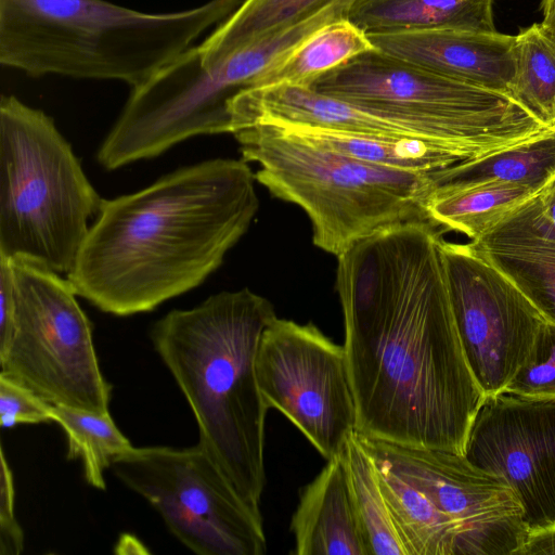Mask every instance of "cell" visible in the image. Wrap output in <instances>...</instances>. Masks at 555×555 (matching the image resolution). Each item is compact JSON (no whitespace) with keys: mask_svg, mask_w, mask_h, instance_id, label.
<instances>
[{"mask_svg":"<svg viewBox=\"0 0 555 555\" xmlns=\"http://www.w3.org/2000/svg\"><path fill=\"white\" fill-rule=\"evenodd\" d=\"M376 50L444 77L509 95L515 36L467 30L369 35Z\"/></svg>","mask_w":555,"mask_h":555,"instance_id":"14","label":"cell"},{"mask_svg":"<svg viewBox=\"0 0 555 555\" xmlns=\"http://www.w3.org/2000/svg\"><path fill=\"white\" fill-rule=\"evenodd\" d=\"M52 421L67 438V459L79 457L89 486L105 490L104 472L112 461L132 448L109 413L98 414L64 405H51Z\"/></svg>","mask_w":555,"mask_h":555,"instance_id":"26","label":"cell"},{"mask_svg":"<svg viewBox=\"0 0 555 555\" xmlns=\"http://www.w3.org/2000/svg\"><path fill=\"white\" fill-rule=\"evenodd\" d=\"M15 283L11 258L0 254V347L9 340L15 318Z\"/></svg>","mask_w":555,"mask_h":555,"instance_id":"30","label":"cell"},{"mask_svg":"<svg viewBox=\"0 0 555 555\" xmlns=\"http://www.w3.org/2000/svg\"><path fill=\"white\" fill-rule=\"evenodd\" d=\"M242 2L145 13L105 0H0V63L35 77L118 80L132 89Z\"/></svg>","mask_w":555,"mask_h":555,"instance_id":"4","label":"cell"},{"mask_svg":"<svg viewBox=\"0 0 555 555\" xmlns=\"http://www.w3.org/2000/svg\"><path fill=\"white\" fill-rule=\"evenodd\" d=\"M540 9L543 17L555 10V0H541Z\"/></svg>","mask_w":555,"mask_h":555,"instance_id":"33","label":"cell"},{"mask_svg":"<svg viewBox=\"0 0 555 555\" xmlns=\"http://www.w3.org/2000/svg\"><path fill=\"white\" fill-rule=\"evenodd\" d=\"M493 0H354L348 18L367 35L425 30L496 31Z\"/></svg>","mask_w":555,"mask_h":555,"instance_id":"18","label":"cell"},{"mask_svg":"<svg viewBox=\"0 0 555 555\" xmlns=\"http://www.w3.org/2000/svg\"><path fill=\"white\" fill-rule=\"evenodd\" d=\"M276 127L340 154L399 170L435 172L490 156L474 147L422 137H388L298 126Z\"/></svg>","mask_w":555,"mask_h":555,"instance_id":"17","label":"cell"},{"mask_svg":"<svg viewBox=\"0 0 555 555\" xmlns=\"http://www.w3.org/2000/svg\"><path fill=\"white\" fill-rule=\"evenodd\" d=\"M539 191V190H538ZM537 190L511 183L463 189L433 188L426 203L428 221L476 242L524 204Z\"/></svg>","mask_w":555,"mask_h":555,"instance_id":"19","label":"cell"},{"mask_svg":"<svg viewBox=\"0 0 555 555\" xmlns=\"http://www.w3.org/2000/svg\"><path fill=\"white\" fill-rule=\"evenodd\" d=\"M102 202L53 119L2 95L0 254L69 273Z\"/></svg>","mask_w":555,"mask_h":555,"instance_id":"6","label":"cell"},{"mask_svg":"<svg viewBox=\"0 0 555 555\" xmlns=\"http://www.w3.org/2000/svg\"><path fill=\"white\" fill-rule=\"evenodd\" d=\"M555 177V131L481 159L434 172V186L463 189L490 183H511L533 190Z\"/></svg>","mask_w":555,"mask_h":555,"instance_id":"20","label":"cell"},{"mask_svg":"<svg viewBox=\"0 0 555 555\" xmlns=\"http://www.w3.org/2000/svg\"><path fill=\"white\" fill-rule=\"evenodd\" d=\"M503 391L528 398L555 397V323L546 320L527 362Z\"/></svg>","mask_w":555,"mask_h":555,"instance_id":"27","label":"cell"},{"mask_svg":"<svg viewBox=\"0 0 555 555\" xmlns=\"http://www.w3.org/2000/svg\"><path fill=\"white\" fill-rule=\"evenodd\" d=\"M274 317L268 299L243 288L215 294L192 309L172 310L150 333L194 414L198 444L256 507L267 483L269 410L257 382L256 354Z\"/></svg>","mask_w":555,"mask_h":555,"instance_id":"3","label":"cell"},{"mask_svg":"<svg viewBox=\"0 0 555 555\" xmlns=\"http://www.w3.org/2000/svg\"><path fill=\"white\" fill-rule=\"evenodd\" d=\"M554 129H555V126H554Z\"/></svg>","mask_w":555,"mask_h":555,"instance_id":"34","label":"cell"},{"mask_svg":"<svg viewBox=\"0 0 555 555\" xmlns=\"http://www.w3.org/2000/svg\"><path fill=\"white\" fill-rule=\"evenodd\" d=\"M256 180L311 220L313 243L337 258L389 227L428 221L434 172L399 170L340 154L273 125L233 133ZM436 172V171H435Z\"/></svg>","mask_w":555,"mask_h":555,"instance_id":"5","label":"cell"},{"mask_svg":"<svg viewBox=\"0 0 555 555\" xmlns=\"http://www.w3.org/2000/svg\"><path fill=\"white\" fill-rule=\"evenodd\" d=\"M0 454V555H18L24 550V533L14 512L13 474L3 447H1Z\"/></svg>","mask_w":555,"mask_h":555,"instance_id":"29","label":"cell"},{"mask_svg":"<svg viewBox=\"0 0 555 555\" xmlns=\"http://www.w3.org/2000/svg\"><path fill=\"white\" fill-rule=\"evenodd\" d=\"M375 465L380 488L409 555H456V530L452 521L422 491L388 468Z\"/></svg>","mask_w":555,"mask_h":555,"instance_id":"22","label":"cell"},{"mask_svg":"<svg viewBox=\"0 0 555 555\" xmlns=\"http://www.w3.org/2000/svg\"><path fill=\"white\" fill-rule=\"evenodd\" d=\"M256 375L268 409L282 413L323 459L340 457L357 426L344 345L312 323L274 317L258 346Z\"/></svg>","mask_w":555,"mask_h":555,"instance_id":"10","label":"cell"},{"mask_svg":"<svg viewBox=\"0 0 555 555\" xmlns=\"http://www.w3.org/2000/svg\"><path fill=\"white\" fill-rule=\"evenodd\" d=\"M11 263L15 318L0 347V374L51 404L108 413L112 386L100 369L92 325L72 283L27 259L11 258Z\"/></svg>","mask_w":555,"mask_h":555,"instance_id":"8","label":"cell"},{"mask_svg":"<svg viewBox=\"0 0 555 555\" xmlns=\"http://www.w3.org/2000/svg\"><path fill=\"white\" fill-rule=\"evenodd\" d=\"M464 455L514 491L529 529L555 524V397H486Z\"/></svg>","mask_w":555,"mask_h":555,"instance_id":"13","label":"cell"},{"mask_svg":"<svg viewBox=\"0 0 555 555\" xmlns=\"http://www.w3.org/2000/svg\"><path fill=\"white\" fill-rule=\"evenodd\" d=\"M470 243L555 323V222L537 193Z\"/></svg>","mask_w":555,"mask_h":555,"instance_id":"15","label":"cell"},{"mask_svg":"<svg viewBox=\"0 0 555 555\" xmlns=\"http://www.w3.org/2000/svg\"><path fill=\"white\" fill-rule=\"evenodd\" d=\"M357 435L375 463L422 491L452 521L456 555H517L529 528L518 498L504 481L464 454Z\"/></svg>","mask_w":555,"mask_h":555,"instance_id":"12","label":"cell"},{"mask_svg":"<svg viewBox=\"0 0 555 555\" xmlns=\"http://www.w3.org/2000/svg\"><path fill=\"white\" fill-rule=\"evenodd\" d=\"M291 531L295 555H369L340 457L301 489Z\"/></svg>","mask_w":555,"mask_h":555,"instance_id":"16","label":"cell"},{"mask_svg":"<svg viewBox=\"0 0 555 555\" xmlns=\"http://www.w3.org/2000/svg\"><path fill=\"white\" fill-rule=\"evenodd\" d=\"M449 296L470 369L486 397L527 362L546 319L474 245L441 240Z\"/></svg>","mask_w":555,"mask_h":555,"instance_id":"11","label":"cell"},{"mask_svg":"<svg viewBox=\"0 0 555 555\" xmlns=\"http://www.w3.org/2000/svg\"><path fill=\"white\" fill-rule=\"evenodd\" d=\"M544 29L555 39V10L544 16L542 22Z\"/></svg>","mask_w":555,"mask_h":555,"instance_id":"32","label":"cell"},{"mask_svg":"<svg viewBox=\"0 0 555 555\" xmlns=\"http://www.w3.org/2000/svg\"><path fill=\"white\" fill-rule=\"evenodd\" d=\"M375 49L366 33L348 17L338 18L315 30L251 88L280 83L309 87L321 75Z\"/></svg>","mask_w":555,"mask_h":555,"instance_id":"21","label":"cell"},{"mask_svg":"<svg viewBox=\"0 0 555 555\" xmlns=\"http://www.w3.org/2000/svg\"><path fill=\"white\" fill-rule=\"evenodd\" d=\"M309 87L353 102L413 135L488 155L555 130L506 93L444 77L376 49L321 75Z\"/></svg>","mask_w":555,"mask_h":555,"instance_id":"7","label":"cell"},{"mask_svg":"<svg viewBox=\"0 0 555 555\" xmlns=\"http://www.w3.org/2000/svg\"><path fill=\"white\" fill-rule=\"evenodd\" d=\"M509 95L538 119L555 126V39L541 23L520 28L514 43Z\"/></svg>","mask_w":555,"mask_h":555,"instance_id":"25","label":"cell"},{"mask_svg":"<svg viewBox=\"0 0 555 555\" xmlns=\"http://www.w3.org/2000/svg\"><path fill=\"white\" fill-rule=\"evenodd\" d=\"M555 555V524L530 528L517 555Z\"/></svg>","mask_w":555,"mask_h":555,"instance_id":"31","label":"cell"},{"mask_svg":"<svg viewBox=\"0 0 555 555\" xmlns=\"http://www.w3.org/2000/svg\"><path fill=\"white\" fill-rule=\"evenodd\" d=\"M255 181L244 158H215L103 199L67 280L103 312L152 311L221 266L257 214Z\"/></svg>","mask_w":555,"mask_h":555,"instance_id":"2","label":"cell"},{"mask_svg":"<svg viewBox=\"0 0 555 555\" xmlns=\"http://www.w3.org/2000/svg\"><path fill=\"white\" fill-rule=\"evenodd\" d=\"M332 1L243 0L196 48L203 60H215L289 27Z\"/></svg>","mask_w":555,"mask_h":555,"instance_id":"24","label":"cell"},{"mask_svg":"<svg viewBox=\"0 0 555 555\" xmlns=\"http://www.w3.org/2000/svg\"><path fill=\"white\" fill-rule=\"evenodd\" d=\"M144 498L168 530L198 555H263L267 540L260 507L240 493L197 443L188 448L132 447L109 466Z\"/></svg>","mask_w":555,"mask_h":555,"instance_id":"9","label":"cell"},{"mask_svg":"<svg viewBox=\"0 0 555 555\" xmlns=\"http://www.w3.org/2000/svg\"><path fill=\"white\" fill-rule=\"evenodd\" d=\"M51 403L29 388L0 374V425L39 424L52 421Z\"/></svg>","mask_w":555,"mask_h":555,"instance_id":"28","label":"cell"},{"mask_svg":"<svg viewBox=\"0 0 555 555\" xmlns=\"http://www.w3.org/2000/svg\"><path fill=\"white\" fill-rule=\"evenodd\" d=\"M369 555H409L380 488L377 467L354 431L340 455Z\"/></svg>","mask_w":555,"mask_h":555,"instance_id":"23","label":"cell"},{"mask_svg":"<svg viewBox=\"0 0 555 555\" xmlns=\"http://www.w3.org/2000/svg\"><path fill=\"white\" fill-rule=\"evenodd\" d=\"M441 240L427 221L376 232L337 258L336 289L356 430L465 454L486 395L459 334Z\"/></svg>","mask_w":555,"mask_h":555,"instance_id":"1","label":"cell"}]
</instances>
